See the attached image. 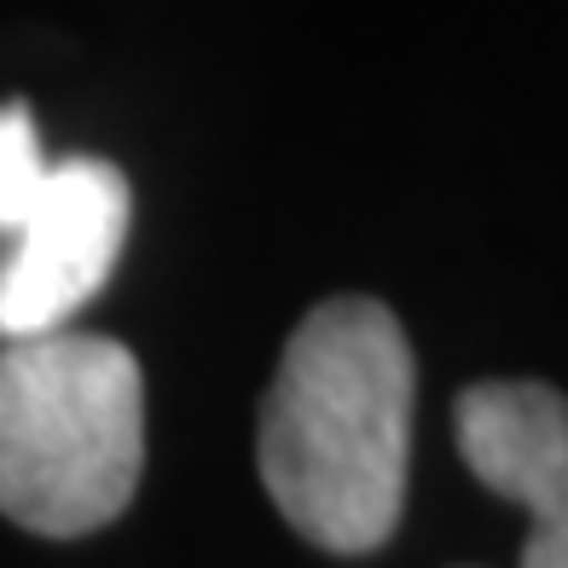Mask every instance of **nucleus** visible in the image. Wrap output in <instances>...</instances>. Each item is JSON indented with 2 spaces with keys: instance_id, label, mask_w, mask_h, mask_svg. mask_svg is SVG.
I'll list each match as a JSON object with an SVG mask.
<instances>
[{
  "instance_id": "f257e3e1",
  "label": "nucleus",
  "mask_w": 568,
  "mask_h": 568,
  "mask_svg": "<svg viewBox=\"0 0 568 568\" xmlns=\"http://www.w3.org/2000/svg\"><path fill=\"white\" fill-rule=\"evenodd\" d=\"M412 458V343L372 296H331L284 343L255 464L273 505L325 551H377Z\"/></svg>"
},
{
  "instance_id": "f03ea898",
  "label": "nucleus",
  "mask_w": 568,
  "mask_h": 568,
  "mask_svg": "<svg viewBox=\"0 0 568 568\" xmlns=\"http://www.w3.org/2000/svg\"><path fill=\"white\" fill-rule=\"evenodd\" d=\"M145 464L140 359L111 337L0 348V510L47 539L116 523Z\"/></svg>"
},
{
  "instance_id": "7ed1b4c3",
  "label": "nucleus",
  "mask_w": 568,
  "mask_h": 568,
  "mask_svg": "<svg viewBox=\"0 0 568 568\" xmlns=\"http://www.w3.org/2000/svg\"><path fill=\"white\" fill-rule=\"evenodd\" d=\"M128 239V180L105 158L47 163L18 221V250L0 267V337H47L99 296Z\"/></svg>"
},
{
  "instance_id": "20e7f679",
  "label": "nucleus",
  "mask_w": 568,
  "mask_h": 568,
  "mask_svg": "<svg viewBox=\"0 0 568 568\" xmlns=\"http://www.w3.org/2000/svg\"><path fill=\"white\" fill-rule=\"evenodd\" d=\"M464 464L534 510L523 568H568V406L546 383H476L458 400Z\"/></svg>"
},
{
  "instance_id": "39448f33",
  "label": "nucleus",
  "mask_w": 568,
  "mask_h": 568,
  "mask_svg": "<svg viewBox=\"0 0 568 568\" xmlns=\"http://www.w3.org/2000/svg\"><path fill=\"white\" fill-rule=\"evenodd\" d=\"M41 180H47V158H41L36 116L23 105H0V226L7 232H18V221L30 215Z\"/></svg>"
}]
</instances>
